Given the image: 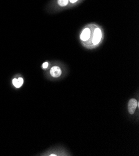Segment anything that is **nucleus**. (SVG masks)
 Returning <instances> with one entry per match:
<instances>
[{"mask_svg": "<svg viewBox=\"0 0 139 156\" xmlns=\"http://www.w3.org/2000/svg\"><path fill=\"white\" fill-rule=\"evenodd\" d=\"M50 74L52 77H59L62 74V70L58 66H53L50 70Z\"/></svg>", "mask_w": 139, "mask_h": 156, "instance_id": "nucleus-4", "label": "nucleus"}, {"mask_svg": "<svg viewBox=\"0 0 139 156\" xmlns=\"http://www.w3.org/2000/svg\"><path fill=\"white\" fill-rule=\"evenodd\" d=\"M78 1V0H69V1H70V3H75V2H77V1Z\"/></svg>", "mask_w": 139, "mask_h": 156, "instance_id": "nucleus-8", "label": "nucleus"}, {"mask_svg": "<svg viewBox=\"0 0 139 156\" xmlns=\"http://www.w3.org/2000/svg\"><path fill=\"white\" fill-rule=\"evenodd\" d=\"M47 67H48V63L44 62V64H42V68L43 69H47Z\"/></svg>", "mask_w": 139, "mask_h": 156, "instance_id": "nucleus-7", "label": "nucleus"}, {"mask_svg": "<svg viewBox=\"0 0 139 156\" xmlns=\"http://www.w3.org/2000/svg\"><path fill=\"white\" fill-rule=\"evenodd\" d=\"M102 38V32L99 28H96L94 30L92 37V43L94 45H97L100 42Z\"/></svg>", "mask_w": 139, "mask_h": 156, "instance_id": "nucleus-1", "label": "nucleus"}, {"mask_svg": "<svg viewBox=\"0 0 139 156\" xmlns=\"http://www.w3.org/2000/svg\"><path fill=\"white\" fill-rule=\"evenodd\" d=\"M90 35H91L90 29L89 27H86L83 31L82 33H81L80 38L83 41L85 42L89 39L90 37Z\"/></svg>", "mask_w": 139, "mask_h": 156, "instance_id": "nucleus-3", "label": "nucleus"}, {"mask_svg": "<svg viewBox=\"0 0 139 156\" xmlns=\"http://www.w3.org/2000/svg\"><path fill=\"white\" fill-rule=\"evenodd\" d=\"M13 84L16 88H20L23 84V79L21 77L18 79H14L13 80Z\"/></svg>", "mask_w": 139, "mask_h": 156, "instance_id": "nucleus-5", "label": "nucleus"}, {"mask_svg": "<svg viewBox=\"0 0 139 156\" xmlns=\"http://www.w3.org/2000/svg\"><path fill=\"white\" fill-rule=\"evenodd\" d=\"M69 3V0H57V4H59V6L64 7L68 5Z\"/></svg>", "mask_w": 139, "mask_h": 156, "instance_id": "nucleus-6", "label": "nucleus"}, {"mask_svg": "<svg viewBox=\"0 0 139 156\" xmlns=\"http://www.w3.org/2000/svg\"><path fill=\"white\" fill-rule=\"evenodd\" d=\"M138 106L137 101L135 99H131L128 101V113L131 115H133L135 113L136 108Z\"/></svg>", "mask_w": 139, "mask_h": 156, "instance_id": "nucleus-2", "label": "nucleus"}]
</instances>
